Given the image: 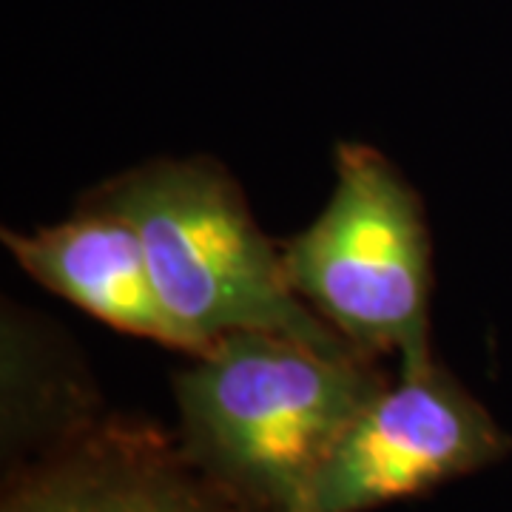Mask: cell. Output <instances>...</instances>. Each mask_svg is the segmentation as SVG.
<instances>
[{
    "label": "cell",
    "mask_w": 512,
    "mask_h": 512,
    "mask_svg": "<svg viewBox=\"0 0 512 512\" xmlns=\"http://www.w3.org/2000/svg\"><path fill=\"white\" fill-rule=\"evenodd\" d=\"M387 384L376 356L239 330L174 379L180 450L242 512H302L333 447Z\"/></svg>",
    "instance_id": "cell-1"
},
{
    "label": "cell",
    "mask_w": 512,
    "mask_h": 512,
    "mask_svg": "<svg viewBox=\"0 0 512 512\" xmlns=\"http://www.w3.org/2000/svg\"><path fill=\"white\" fill-rule=\"evenodd\" d=\"M143 239L165 311L191 356L239 330H271L322 348H353L293 291L285 256L262 234L234 177L214 160H157L92 194Z\"/></svg>",
    "instance_id": "cell-2"
},
{
    "label": "cell",
    "mask_w": 512,
    "mask_h": 512,
    "mask_svg": "<svg viewBox=\"0 0 512 512\" xmlns=\"http://www.w3.org/2000/svg\"><path fill=\"white\" fill-rule=\"evenodd\" d=\"M293 291L367 356L399 367L433 359V248L416 188L365 143L336 148V183L322 214L285 245Z\"/></svg>",
    "instance_id": "cell-3"
},
{
    "label": "cell",
    "mask_w": 512,
    "mask_h": 512,
    "mask_svg": "<svg viewBox=\"0 0 512 512\" xmlns=\"http://www.w3.org/2000/svg\"><path fill=\"white\" fill-rule=\"evenodd\" d=\"M512 450L493 413L444 365L399 367L350 421L302 512H373L473 476Z\"/></svg>",
    "instance_id": "cell-4"
},
{
    "label": "cell",
    "mask_w": 512,
    "mask_h": 512,
    "mask_svg": "<svg viewBox=\"0 0 512 512\" xmlns=\"http://www.w3.org/2000/svg\"><path fill=\"white\" fill-rule=\"evenodd\" d=\"M0 512H242L146 421L86 416L15 458Z\"/></svg>",
    "instance_id": "cell-5"
},
{
    "label": "cell",
    "mask_w": 512,
    "mask_h": 512,
    "mask_svg": "<svg viewBox=\"0 0 512 512\" xmlns=\"http://www.w3.org/2000/svg\"><path fill=\"white\" fill-rule=\"evenodd\" d=\"M3 242L35 282L97 322L191 356L188 336L154 285L143 239L123 214L89 202L49 228L3 231Z\"/></svg>",
    "instance_id": "cell-6"
}]
</instances>
